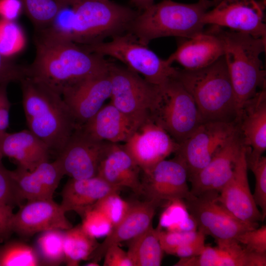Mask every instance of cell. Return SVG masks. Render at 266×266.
I'll use <instances>...</instances> for the list:
<instances>
[{
	"instance_id": "cell-29",
	"label": "cell",
	"mask_w": 266,
	"mask_h": 266,
	"mask_svg": "<svg viewBox=\"0 0 266 266\" xmlns=\"http://www.w3.org/2000/svg\"><path fill=\"white\" fill-rule=\"evenodd\" d=\"M127 253L133 266H160L164 251L158 230L152 225L146 231L130 240Z\"/></svg>"
},
{
	"instance_id": "cell-35",
	"label": "cell",
	"mask_w": 266,
	"mask_h": 266,
	"mask_svg": "<svg viewBox=\"0 0 266 266\" xmlns=\"http://www.w3.org/2000/svg\"><path fill=\"white\" fill-rule=\"evenodd\" d=\"M248 168L255 178L253 197L256 205L260 207L264 220L266 216V157L264 156L250 158L246 155Z\"/></svg>"
},
{
	"instance_id": "cell-49",
	"label": "cell",
	"mask_w": 266,
	"mask_h": 266,
	"mask_svg": "<svg viewBox=\"0 0 266 266\" xmlns=\"http://www.w3.org/2000/svg\"><path fill=\"white\" fill-rule=\"evenodd\" d=\"M0 266H1L0 247Z\"/></svg>"
},
{
	"instance_id": "cell-26",
	"label": "cell",
	"mask_w": 266,
	"mask_h": 266,
	"mask_svg": "<svg viewBox=\"0 0 266 266\" xmlns=\"http://www.w3.org/2000/svg\"><path fill=\"white\" fill-rule=\"evenodd\" d=\"M138 127L110 102L79 128L95 139L118 143L125 142Z\"/></svg>"
},
{
	"instance_id": "cell-13",
	"label": "cell",
	"mask_w": 266,
	"mask_h": 266,
	"mask_svg": "<svg viewBox=\"0 0 266 266\" xmlns=\"http://www.w3.org/2000/svg\"><path fill=\"white\" fill-rule=\"evenodd\" d=\"M112 144L95 139L77 127L56 159L64 175L70 178L95 177L101 160Z\"/></svg>"
},
{
	"instance_id": "cell-4",
	"label": "cell",
	"mask_w": 266,
	"mask_h": 266,
	"mask_svg": "<svg viewBox=\"0 0 266 266\" xmlns=\"http://www.w3.org/2000/svg\"><path fill=\"white\" fill-rule=\"evenodd\" d=\"M220 0H199L184 3L164 0L153 3L138 13L127 32L147 45L160 37H192L204 30L203 15Z\"/></svg>"
},
{
	"instance_id": "cell-28",
	"label": "cell",
	"mask_w": 266,
	"mask_h": 266,
	"mask_svg": "<svg viewBox=\"0 0 266 266\" xmlns=\"http://www.w3.org/2000/svg\"><path fill=\"white\" fill-rule=\"evenodd\" d=\"M217 246H205L198 256L184 258V266H248L250 251L235 239L216 240Z\"/></svg>"
},
{
	"instance_id": "cell-20",
	"label": "cell",
	"mask_w": 266,
	"mask_h": 266,
	"mask_svg": "<svg viewBox=\"0 0 266 266\" xmlns=\"http://www.w3.org/2000/svg\"><path fill=\"white\" fill-rule=\"evenodd\" d=\"M211 26L195 36L184 38L167 61L171 65L176 62L185 69L196 70L206 67L223 57L224 45L221 27Z\"/></svg>"
},
{
	"instance_id": "cell-14",
	"label": "cell",
	"mask_w": 266,
	"mask_h": 266,
	"mask_svg": "<svg viewBox=\"0 0 266 266\" xmlns=\"http://www.w3.org/2000/svg\"><path fill=\"white\" fill-rule=\"evenodd\" d=\"M142 172V195L147 200L161 203L163 200H183L192 195L187 184L186 166L175 156Z\"/></svg>"
},
{
	"instance_id": "cell-21",
	"label": "cell",
	"mask_w": 266,
	"mask_h": 266,
	"mask_svg": "<svg viewBox=\"0 0 266 266\" xmlns=\"http://www.w3.org/2000/svg\"><path fill=\"white\" fill-rule=\"evenodd\" d=\"M21 201L53 199L54 193L64 176L56 159L43 162L32 171L18 167L10 170Z\"/></svg>"
},
{
	"instance_id": "cell-1",
	"label": "cell",
	"mask_w": 266,
	"mask_h": 266,
	"mask_svg": "<svg viewBox=\"0 0 266 266\" xmlns=\"http://www.w3.org/2000/svg\"><path fill=\"white\" fill-rule=\"evenodd\" d=\"M35 58L25 76L46 85L62 96L79 82L108 69L110 62L83 46L40 31L34 36Z\"/></svg>"
},
{
	"instance_id": "cell-48",
	"label": "cell",
	"mask_w": 266,
	"mask_h": 266,
	"mask_svg": "<svg viewBox=\"0 0 266 266\" xmlns=\"http://www.w3.org/2000/svg\"><path fill=\"white\" fill-rule=\"evenodd\" d=\"M65 7L72 6L78 0H56Z\"/></svg>"
},
{
	"instance_id": "cell-31",
	"label": "cell",
	"mask_w": 266,
	"mask_h": 266,
	"mask_svg": "<svg viewBox=\"0 0 266 266\" xmlns=\"http://www.w3.org/2000/svg\"><path fill=\"white\" fill-rule=\"evenodd\" d=\"M64 231L51 230L40 233L36 241V251L40 264L58 266L65 261Z\"/></svg>"
},
{
	"instance_id": "cell-44",
	"label": "cell",
	"mask_w": 266,
	"mask_h": 266,
	"mask_svg": "<svg viewBox=\"0 0 266 266\" xmlns=\"http://www.w3.org/2000/svg\"><path fill=\"white\" fill-rule=\"evenodd\" d=\"M13 207L0 202V241L6 240L12 232L11 220Z\"/></svg>"
},
{
	"instance_id": "cell-11",
	"label": "cell",
	"mask_w": 266,
	"mask_h": 266,
	"mask_svg": "<svg viewBox=\"0 0 266 266\" xmlns=\"http://www.w3.org/2000/svg\"><path fill=\"white\" fill-rule=\"evenodd\" d=\"M238 131L236 123L203 122L179 144L174 156L186 166L188 179L205 167Z\"/></svg>"
},
{
	"instance_id": "cell-3",
	"label": "cell",
	"mask_w": 266,
	"mask_h": 266,
	"mask_svg": "<svg viewBox=\"0 0 266 266\" xmlns=\"http://www.w3.org/2000/svg\"><path fill=\"white\" fill-rule=\"evenodd\" d=\"M20 82L29 130L57 157L76 129L75 120L62 96L52 89L28 76Z\"/></svg>"
},
{
	"instance_id": "cell-25",
	"label": "cell",
	"mask_w": 266,
	"mask_h": 266,
	"mask_svg": "<svg viewBox=\"0 0 266 266\" xmlns=\"http://www.w3.org/2000/svg\"><path fill=\"white\" fill-rule=\"evenodd\" d=\"M141 170L123 145L112 143L101 160L98 176L110 185L142 195Z\"/></svg>"
},
{
	"instance_id": "cell-39",
	"label": "cell",
	"mask_w": 266,
	"mask_h": 266,
	"mask_svg": "<svg viewBox=\"0 0 266 266\" xmlns=\"http://www.w3.org/2000/svg\"><path fill=\"white\" fill-rule=\"evenodd\" d=\"M235 239L248 251L266 254V225L246 230Z\"/></svg>"
},
{
	"instance_id": "cell-18",
	"label": "cell",
	"mask_w": 266,
	"mask_h": 266,
	"mask_svg": "<svg viewBox=\"0 0 266 266\" xmlns=\"http://www.w3.org/2000/svg\"><path fill=\"white\" fill-rule=\"evenodd\" d=\"M60 204L53 199L27 201L13 214V233L29 238L39 233L51 230H67L72 227Z\"/></svg>"
},
{
	"instance_id": "cell-19",
	"label": "cell",
	"mask_w": 266,
	"mask_h": 266,
	"mask_svg": "<svg viewBox=\"0 0 266 266\" xmlns=\"http://www.w3.org/2000/svg\"><path fill=\"white\" fill-rule=\"evenodd\" d=\"M244 146L238 131L205 167L188 179L191 183L192 195L198 196L208 192L219 193L232 177L236 160Z\"/></svg>"
},
{
	"instance_id": "cell-41",
	"label": "cell",
	"mask_w": 266,
	"mask_h": 266,
	"mask_svg": "<svg viewBox=\"0 0 266 266\" xmlns=\"http://www.w3.org/2000/svg\"><path fill=\"white\" fill-rule=\"evenodd\" d=\"M25 76V66L18 65L0 53V85L20 82Z\"/></svg>"
},
{
	"instance_id": "cell-5",
	"label": "cell",
	"mask_w": 266,
	"mask_h": 266,
	"mask_svg": "<svg viewBox=\"0 0 266 266\" xmlns=\"http://www.w3.org/2000/svg\"><path fill=\"white\" fill-rule=\"evenodd\" d=\"M175 77L193 98L203 122L236 123V102L224 56L202 68H177Z\"/></svg>"
},
{
	"instance_id": "cell-9",
	"label": "cell",
	"mask_w": 266,
	"mask_h": 266,
	"mask_svg": "<svg viewBox=\"0 0 266 266\" xmlns=\"http://www.w3.org/2000/svg\"><path fill=\"white\" fill-rule=\"evenodd\" d=\"M160 87L161 98L152 119L181 144L202 120L193 98L175 76Z\"/></svg>"
},
{
	"instance_id": "cell-6",
	"label": "cell",
	"mask_w": 266,
	"mask_h": 266,
	"mask_svg": "<svg viewBox=\"0 0 266 266\" xmlns=\"http://www.w3.org/2000/svg\"><path fill=\"white\" fill-rule=\"evenodd\" d=\"M220 32L238 116L243 104L266 88V71L260 56L266 51V39L222 27Z\"/></svg>"
},
{
	"instance_id": "cell-47",
	"label": "cell",
	"mask_w": 266,
	"mask_h": 266,
	"mask_svg": "<svg viewBox=\"0 0 266 266\" xmlns=\"http://www.w3.org/2000/svg\"><path fill=\"white\" fill-rule=\"evenodd\" d=\"M138 8L143 10L154 3V0H131Z\"/></svg>"
},
{
	"instance_id": "cell-38",
	"label": "cell",
	"mask_w": 266,
	"mask_h": 266,
	"mask_svg": "<svg viewBox=\"0 0 266 266\" xmlns=\"http://www.w3.org/2000/svg\"><path fill=\"white\" fill-rule=\"evenodd\" d=\"M81 226L84 231L95 238L106 236L113 225L101 211L94 208L86 211L83 216Z\"/></svg>"
},
{
	"instance_id": "cell-43",
	"label": "cell",
	"mask_w": 266,
	"mask_h": 266,
	"mask_svg": "<svg viewBox=\"0 0 266 266\" xmlns=\"http://www.w3.org/2000/svg\"><path fill=\"white\" fill-rule=\"evenodd\" d=\"M7 85H0V136L6 132L9 123L10 103L7 94Z\"/></svg>"
},
{
	"instance_id": "cell-45",
	"label": "cell",
	"mask_w": 266,
	"mask_h": 266,
	"mask_svg": "<svg viewBox=\"0 0 266 266\" xmlns=\"http://www.w3.org/2000/svg\"><path fill=\"white\" fill-rule=\"evenodd\" d=\"M205 236L190 243L181 246L176 248L172 255L180 258H190L198 256L204 249Z\"/></svg>"
},
{
	"instance_id": "cell-33",
	"label": "cell",
	"mask_w": 266,
	"mask_h": 266,
	"mask_svg": "<svg viewBox=\"0 0 266 266\" xmlns=\"http://www.w3.org/2000/svg\"><path fill=\"white\" fill-rule=\"evenodd\" d=\"M1 266H35L40 264L34 248L22 242L13 241L0 247Z\"/></svg>"
},
{
	"instance_id": "cell-7",
	"label": "cell",
	"mask_w": 266,
	"mask_h": 266,
	"mask_svg": "<svg viewBox=\"0 0 266 266\" xmlns=\"http://www.w3.org/2000/svg\"><path fill=\"white\" fill-rule=\"evenodd\" d=\"M90 52L112 57L146 80L160 86L176 74L177 68L163 59L127 32L113 36L109 41L81 45Z\"/></svg>"
},
{
	"instance_id": "cell-23",
	"label": "cell",
	"mask_w": 266,
	"mask_h": 266,
	"mask_svg": "<svg viewBox=\"0 0 266 266\" xmlns=\"http://www.w3.org/2000/svg\"><path fill=\"white\" fill-rule=\"evenodd\" d=\"M236 124L248 157L263 155L266 150V90L259 91L242 107Z\"/></svg>"
},
{
	"instance_id": "cell-10",
	"label": "cell",
	"mask_w": 266,
	"mask_h": 266,
	"mask_svg": "<svg viewBox=\"0 0 266 266\" xmlns=\"http://www.w3.org/2000/svg\"><path fill=\"white\" fill-rule=\"evenodd\" d=\"M218 192H208L183 200L198 231L215 240L235 239L243 232L258 228L235 218L218 200Z\"/></svg>"
},
{
	"instance_id": "cell-22",
	"label": "cell",
	"mask_w": 266,
	"mask_h": 266,
	"mask_svg": "<svg viewBox=\"0 0 266 266\" xmlns=\"http://www.w3.org/2000/svg\"><path fill=\"white\" fill-rule=\"evenodd\" d=\"M160 204L147 200L130 202L125 217L112 227L104 240L99 243L89 260L98 263L103 258L109 247L130 240L148 229L152 225L156 208Z\"/></svg>"
},
{
	"instance_id": "cell-8",
	"label": "cell",
	"mask_w": 266,
	"mask_h": 266,
	"mask_svg": "<svg viewBox=\"0 0 266 266\" xmlns=\"http://www.w3.org/2000/svg\"><path fill=\"white\" fill-rule=\"evenodd\" d=\"M110 102L139 126L152 116L159 102L160 86L126 66L110 63Z\"/></svg>"
},
{
	"instance_id": "cell-15",
	"label": "cell",
	"mask_w": 266,
	"mask_h": 266,
	"mask_svg": "<svg viewBox=\"0 0 266 266\" xmlns=\"http://www.w3.org/2000/svg\"><path fill=\"white\" fill-rule=\"evenodd\" d=\"M123 146L141 172H145L174 154L179 144L149 118L137 127Z\"/></svg>"
},
{
	"instance_id": "cell-30",
	"label": "cell",
	"mask_w": 266,
	"mask_h": 266,
	"mask_svg": "<svg viewBox=\"0 0 266 266\" xmlns=\"http://www.w3.org/2000/svg\"><path fill=\"white\" fill-rule=\"evenodd\" d=\"M99 243L82 229L81 225L64 231L65 262L69 266H78L81 261L89 260Z\"/></svg>"
},
{
	"instance_id": "cell-34",
	"label": "cell",
	"mask_w": 266,
	"mask_h": 266,
	"mask_svg": "<svg viewBox=\"0 0 266 266\" xmlns=\"http://www.w3.org/2000/svg\"><path fill=\"white\" fill-rule=\"evenodd\" d=\"M26 39L20 27L14 21L0 19V53L3 56L15 54L23 49Z\"/></svg>"
},
{
	"instance_id": "cell-42",
	"label": "cell",
	"mask_w": 266,
	"mask_h": 266,
	"mask_svg": "<svg viewBox=\"0 0 266 266\" xmlns=\"http://www.w3.org/2000/svg\"><path fill=\"white\" fill-rule=\"evenodd\" d=\"M104 266H133L127 251L119 244H113L107 249L103 256Z\"/></svg>"
},
{
	"instance_id": "cell-16",
	"label": "cell",
	"mask_w": 266,
	"mask_h": 266,
	"mask_svg": "<svg viewBox=\"0 0 266 266\" xmlns=\"http://www.w3.org/2000/svg\"><path fill=\"white\" fill-rule=\"evenodd\" d=\"M248 168L246 148L244 146L236 160L233 175L219 193L218 200L237 219L248 224L258 226L257 222L264 220L250 191Z\"/></svg>"
},
{
	"instance_id": "cell-36",
	"label": "cell",
	"mask_w": 266,
	"mask_h": 266,
	"mask_svg": "<svg viewBox=\"0 0 266 266\" xmlns=\"http://www.w3.org/2000/svg\"><path fill=\"white\" fill-rule=\"evenodd\" d=\"M119 193L115 192L107 195L92 207L103 213L111 222L113 227L123 219L130 205V202L124 200Z\"/></svg>"
},
{
	"instance_id": "cell-40",
	"label": "cell",
	"mask_w": 266,
	"mask_h": 266,
	"mask_svg": "<svg viewBox=\"0 0 266 266\" xmlns=\"http://www.w3.org/2000/svg\"><path fill=\"white\" fill-rule=\"evenodd\" d=\"M10 170L7 169L0 158V202L14 207L21 205Z\"/></svg>"
},
{
	"instance_id": "cell-27",
	"label": "cell",
	"mask_w": 266,
	"mask_h": 266,
	"mask_svg": "<svg viewBox=\"0 0 266 266\" xmlns=\"http://www.w3.org/2000/svg\"><path fill=\"white\" fill-rule=\"evenodd\" d=\"M120 189L98 176L82 179L70 178L62 191L60 205L66 212L73 211L82 217L100 199Z\"/></svg>"
},
{
	"instance_id": "cell-12",
	"label": "cell",
	"mask_w": 266,
	"mask_h": 266,
	"mask_svg": "<svg viewBox=\"0 0 266 266\" xmlns=\"http://www.w3.org/2000/svg\"><path fill=\"white\" fill-rule=\"evenodd\" d=\"M265 1L258 0H221L203 15L205 25L226 27L256 37L266 39L264 21Z\"/></svg>"
},
{
	"instance_id": "cell-17",
	"label": "cell",
	"mask_w": 266,
	"mask_h": 266,
	"mask_svg": "<svg viewBox=\"0 0 266 266\" xmlns=\"http://www.w3.org/2000/svg\"><path fill=\"white\" fill-rule=\"evenodd\" d=\"M111 90L108 67L74 84L63 94L62 96L75 120L76 127L85 124L101 108L110 98Z\"/></svg>"
},
{
	"instance_id": "cell-32",
	"label": "cell",
	"mask_w": 266,
	"mask_h": 266,
	"mask_svg": "<svg viewBox=\"0 0 266 266\" xmlns=\"http://www.w3.org/2000/svg\"><path fill=\"white\" fill-rule=\"evenodd\" d=\"M23 9L36 31L49 26L64 6L56 0H20Z\"/></svg>"
},
{
	"instance_id": "cell-24",
	"label": "cell",
	"mask_w": 266,
	"mask_h": 266,
	"mask_svg": "<svg viewBox=\"0 0 266 266\" xmlns=\"http://www.w3.org/2000/svg\"><path fill=\"white\" fill-rule=\"evenodd\" d=\"M50 154L47 146L29 130L0 136V158L11 159L23 169L33 170L49 161Z\"/></svg>"
},
{
	"instance_id": "cell-37",
	"label": "cell",
	"mask_w": 266,
	"mask_h": 266,
	"mask_svg": "<svg viewBox=\"0 0 266 266\" xmlns=\"http://www.w3.org/2000/svg\"><path fill=\"white\" fill-rule=\"evenodd\" d=\"M158 234L164 252L172 255L178 247L195 241L205 235L197 230L164 231L158 227Z\"/></svg>"
},
{
	"instance_id": "cell-2",
	"label": "cell",
	"mask_w": 266,
	"mask_h": 266,
	"mask_svg": "<svg viewBox=\"0 0 266 266\" xmlns=\"http://www.w3.org/2000/svg\"><path fill=\"white\" fill-rule=\"evenodd\" d=\"M64 8L55 22L58 36L89 45L128 32L139 13L109 0H78Z\"/></svg>"
},
{
	"instance_id": "cell-46",
	"label": "cell",
	"mask_w": 266,
	"mask_h": 266,
	"mask_svg": "<svg viewBox=\"0 0 266 266\" xmlns=\"http://www.w3.org/2000/svg\"><path fill=\"white\" fill-rule=\"evenodd\" d=\"M22 9L20 0H0V16L2 19L14 21Z\"/></svg>"
}]
</instances>
